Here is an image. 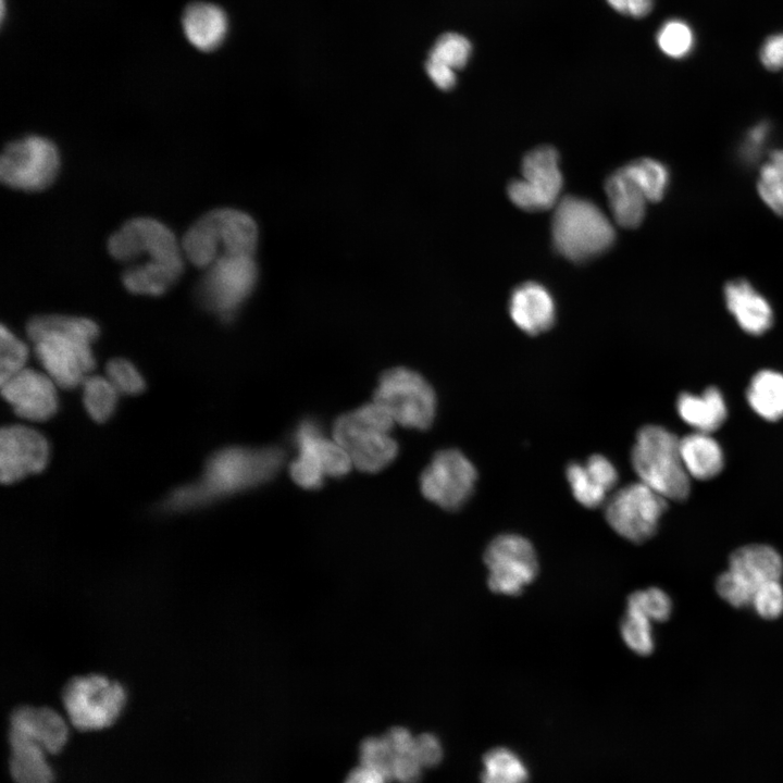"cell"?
Masks as SVG:
<instances>
[{
	"label": "cell",
	"instance_id": "cell-44",
	"mask_svg": "<svg viewBox=\"0 0 783 783\" xmlns=\"http://www.w3.org/2000/svg\"><path fill=\"white\" fill-rule=\"evenodd\" d=\"M759 57L766 69L783 70V34L768 37L760 49Z\"/></svg>",
	"mask_w": 783,
	"mask_h": 783
},
{
	"label": "cell",
	"instance_id": "cell-19",
	"mask_svg": "<svg viewBox=\"0 0 783 783\" xmlns=\"http://www.w3.org/2000/svg\"><path fill=\"white\" fill-rule=\"evenodd\" d=\"M10 733L40 746L47 754L62 749L69 730L62 717L48 707H17L10 717Z\"/></svg>",
	"mask_w": 783,
	"mask_h": 783
},
{
	"label": "cell",
	"instance_id": "cell-20",
	"mask_svg": "<svg viewBox=\"0 0 783 783\" xmlns=\"http://www.w3.org/2000/svg\"><path fill=\"white\" fill-rule=\"evenodd\" d=\"M566 475L573 497L584 507L597 508L607 501L619 475L613 463L601 455L591 456L585 464L572 462Z\"/></svg>",
	"mask_w": 783,
	"mask_h": 783
},
{
	"label": "cell",
	"instance_id": "cell-16",
	"mask_svg": "<svg viewBox=\"0 0 783 783\" xmlns=\"http://www.w3.org/2000/svg\"><path fill=\"white\" fill-rule=\"evenodd\" d=\"M477 472L473 463L457 449L435 453L420 477L423 496L445 510L461 508L471 497Z\"/></svg>",
	"mask_w": 783,
	"mask_h": 783
},
{
	"label": "cell",
	"instance_id": "cell-21",
	"mask_svg": "<svg viewBox=\"0 0 783 783\" xmlns=\"http://www.w3.org/2000/svg\"><path fill=\"white\" fill-rule=\"evenodd\" d=\"M509 314L521 331L538 335L554 325L556 304L547 288L535 282H526L513 289L509 299Z\"/></svg>",
	"mask_w": 783,
	"mask_h": 783
},
{
	"label": "cell",
	"instance_id": "cell-35",
	"mask_svg": "<svg viewBox=\"0 0 783 783\" xmlns=\"http://www.w3.org/2000/svg\"><path fill=\"white\" fill-rule=\"evenodd\" d=\"M621 636L634 652L646 656L655 647L651 621L634 610L626 609L620 625Z\"/></svg>",
	"mask_w": 783,
	"mask_h": 783
},
{
	"label": "cell",
	"instance_id": "cell-37",
	"mask_svg": "<svg viewBox=\"0 0 783 783\" xmlns=\"http://www.w3.org/2000/svg\"><path fill=\"white\" fill-rule=\"evenodd\" d=\"M626 609L639 612L651 622H663L671 616L672 601L662 589L649 587L631 594Z\"/></svg>",
	"mask_w": 783,
	"mask_h": 783
},
{
	"label": "cell",
	"instance_id": "cell-7",
	"mask_svg": "<svg viewBox=\"0 0 783 783\" xmlns=\"http://www.w3.org/2000/svg\"><path fill=\"white\" fill-rule=\"evenodd\" d=\"M395 423L415 430L428 428L435 418L436 396L418 372L403 366L385 371L374 390V400Z\"/></svg>",
	"mask_w": 783,
	"mask_h": 783
},
{
	"label": "cell",
	"instance_id": "cell-9",
	"mask_svg": "<svg viewBox=\"0 0 783 783\" xmlns=\"http://www.w3.org/2000/svg\"><path fill=\"white\" fill-rule=\"evenodd\" d=\"M257 276L252 256H221L207 268L196 297L203 308L228 320L251 294Z\"/></svg>",
	"mask_w": 783,
	"mask_h": 783
},
{
	"label": "cell",
	"instance_id": "cell-8",
	"mask_svg": "<svg viewBox=\"0 0 783 783\" xmlns=\"http://www.w3.org/2000/svg\"><path fill=\"white\" fill-rule=\"evenodd\" d=\"M125 700L124 687L100 674L75 676L62 691V703L71 723L83 731L100 730L112 724Z\"/></svg>",
	"mask_w": 783,
	"mask_h": 783
},
{
	"label": "cell",
	"instance_id": "cell-14",
	"mask_svg": "<svg viewBox=\"0 0 783 783\" xmlns=\"http://www.w3.org/2000/svg\"><path fill=\"white\" fill-rule=\"evenodd\" d=\"M484 562L488 570V587L497 594L518 595L538 573L534 547L517 534L495 537L485 550Z\"/></svg>",
	"mask_w": 783,
	"mask_h": 783
},
{
	"label": "cell",
	"instance_id": "cell-26",
	"mask_svg": "<svg viewBox=\"0 0 783 783\" xmlns=\"http://www.w3.org/2000/svg\"><path fill=\"white\" fill-rule=\"evenodd\" d=\"M681 419L697 432L711 433L726 419L728 410L722 393L708 387L700 395L683 393L676 401Z\"/></svg>",
	"mask_w": 783,
	"mask_h": 783
},
{
	"label": "cell",
	"instance_id": "cell-5",
	"mask_svg": "<svg viewBox=\"0 0 783 783\" xmlns=\"http://www.w3.org/2000/svg\"><path fill=\"white\" fill-rule=\"evenodd\" d=\"M633 469L639 481L674 501L688 497L691 476L680 452V438L659 425H646L637 434L631 451Z\"/></svg>",
	"mask_w": 783,
	"mask_h": 783
},
{
	"label": "cell",
	"instance_id": "cell-11",
	"mask_svg": "<svg viewBox=\"0 0 783 783\" xmlns=\"http://www.w3.org/2000/svg\"><path fill=\"white\" fill-rule=\"evenodd\" d=\"M667 508V499L639 481L607 499L605 517L621 537L641 544L655 535Z\"/></svg>",
	"mask_w": 783,
	"mask_h": 783
},
{
	"label": "cell",
	"instance_id": "cell-6",
	"mask_svg": "<svg viewBox=\"0 0 783 783\" xmlns=\"http://www.w3.org/2000/svg\"><path fill=\"white\" fill-rule=\"evenodd\" d=\"M551 236L556 250L573 262L605 252L616 233L606 214L592 201L568 196L556 206Z\"/></svg>",
	"mask_w": 783,
	"mask_h": 783
},
{
	"label": "cell",
	"instance_id": "cell-3",
	"mask_svg": "<svg viewBox=\"0 0 783 783\" xmlns=\"http://www.w3.org/2000/svg\"><path fill=\"white\" fill-rule=\"evenodd\" d=\"M394 424L386 409L373 401L337 418L333 439L348 452L353 467L376 473L398 455V443L390 435Z\"/></svg>",
	"mask_w": 783,
	"mask_h": 783
},
{
	"label": "cell",
	"instance_id": "cell-33",
	"mask_svg": "<svg viewBox=\"0 0 783 783\" xmlns=\"http://www.w3.org/2000/svg\"><path fill=\"white\" fill-rule=\"evenodd\" d=\"M83 386V402L89 417L102 423L113 413L119 391L108 377L88 375Z\"/></svg>",
	"mask_w": 783,
	"mask_h": 783
},
{
	"label": "cell",
	"instance_id": "cell-15",
	"mask_svg": "<svg viewBox=\"0 0 783 783\" xmlns=\"http://www.w3.org/2000/svg\"><path fill=\"white\" fill-rule=\"evenodd\" d=\"M522 178L507 188L510 200L525 211H544L558 203L562 188L559 156L555 148L543 146L527 152L522 161Z\"/></svg>",
	"mask_w": 783,
	"mask_h": 783
},
{
	"label": "cell",
	"instance_id": "cell-28",
	"mask_svg": "<svg viewBox=\"0 0 783 783\" xmlns=\"http://www.w3.org/2000/svg\"><path fill=\"white\" fill-rule=\"evenodd\" d=\"M9 742L10 771L15 783H52L47 753L40 746L14 733H9Z\"/></svg>",
	"mask_w": 783,
	"mask_h": 783
},
{
	"label": "cell",
	"instance_id": "cell-1",
	"mask_svg": "<svg viewBox=\"0 0 783 783\" xmlns=\"http://www.w3.org/2000/svg\"><path fill=\"white\" fill-rule=\"evenodd\" d=\"M285 462L279 447H228L213 453L201 477L173 490L164 507L171 511L194 509L256 487L273 478Z\"/></svg>",
	"mask_w": 783,
	"mask_h": 783
},
{
	"label": "cell",
	"instance_id": "cell-30",
	"mask_svg": "<svg viewBox=\"0 0 783 783\" xmlns=\"http://www.w3.org/2000/svg\"><path fill=\"white\" fill-rule=\"evenodd\" d=\"M182 272L169 265L147 261L123 273V284L133 294L160 296L171 287Z\"/></svg>",
	"mask_w": 783,
	"mask_h": 783
},
{
	"label": "cell",
	"instance_id": "cell-32",
	"mask_svg": "<svg viewBox=\"0 0 783 783\" xmlns=\"http://www.w3.org/2000/svg\"><path fill=\"white\" fill-rule=\"evenodd\" d=\"M623 167L648 201L657 202L663 198L670 181L669 170L664 164L654 159L642 158Z\"/></svg>",
	"mask_w": 783,
	"mask_h": 783
},
{
	"label": "cell",
	"instance_id": "cell-47",
	"mask_svg": "<svg viewBox=\"0 0 783 783\" xmlns=\"http://www.w3.org/2000/svg\"><path fill=\"white\" fill-rule=\"evenodd\" d=\"M386 779L377 770L360 763L346 778L345 783H388Z\"/></svg>",
	"mask_w": 783,
	"mask_h": 783
},
{
	"label": "cell",
	"instance_id": "cell-42",
	"mask_svg": "<svg viewBox=\"0 0 783 783\" xmlns=\"http://www.w3.org/2000/svg\"><path fill=\"white\" fill-rule=\"evenodd\" d=\"M751 606L763 619H776L783 613V586L780 581H770L755 589Z\"/></svg>",
	"mask_w": 783,
	"mask_h": 783
},
{
	"label": "cell",
	"instance_id": "cell-45",
	"mask_svg": "<svg viewBox=\"0 0 783 783\" xmlns=\"http://www.w3.org/2000/svg\"><path fill=\"white\" fill-rule=\"evenodd\" d=\"M425 70L432 82L443 90H449L455 87L457 77L452 69L427 59Z\"/></svg>",
	"mask_w": 783,
	"mask_h": 783
},
{
	"label": "cell",
	"instance_id": "cell-23",
	"mask_svg": "<svg viewBox=\"0 0 783 783\" xmlns=\"http://www.w3.org/2000/svg\"><path fill=\"white\" fill-rule=\"evenodd\" d=\"M725 304L743 331L760 335L773 323L768 300L745 279L729 282L724 287Z\"/></svg>",
	"mask_w": 783,
	"mask_h": 783
},
{
	"label": "cell",
	"instance_id": "cell-10",
	"mask_svg": "<svg viewBox=\"0 0 783 783\" xmlns=\"http://www.w3.org/2000/svg\"><path fill=\"white\" fill-rule=\"evenodd\" d=\"M60 167L57 146L41 136L10 142L0 159L1 181L11 188L39 191L54 181Z\"/></svg>",
	"mask_w": 783,
	"mask_h": 783
},
{
	"label": "cell",
	"instance_id": "cell-22",
	"mask_svg": "<svg viewBox=\"0 0 783 783\" xmlns=\"http://www.w3.org/2000/svg\"><path fill=\"white\" fill-rule=\"evenodd\" d=\"M182 27L185 37L196 49L212 52L224 42L228 20L221 7L210 2L194 1L183 11Z\"/></svg>",
	"mask_w": 783,
	"mask_h": 783
},
{
	"label": "cell",
	"instance_id": "cell-39",
	"mask_svg": "<svg viewBox=\"0 0 783 783\" xmlns=\"http://www.w3.org/2000/svg\"><path fill=\"white\" fill-rule=\"evenodd\" d=\"M28 348L4 325L0 328V383L25 368Z\"/></svg>",
	"mask_w": 783,
	"mask_h": 783
},
{
	"label": "cell",
	"instance_id": "cell-24",
	"mask_svg": "<svg viewBox=\"0 0 783 783\" xmlns=\"http://www.w3.org/2000/svg\"><path fill=\"white\" fill-rule=\"evenodd\" d=\"M605 190L612 215L620 226L634 228L643 222L648 200L624 167L607 178Z\"/></svg>",
	"mask_w": 783,
	"mask_h": 783
},
{
	"label": "cell",
	"instance_id": "cell-13",
	"mask_svg": "<svg viewBox=\"0 0 783 783\" xmlns=\"http://www.w3.org/2000/svg\"><path fill=\"white\" fill-rule=\"evenodd\" d=\"M110 254L122 262H130L148 256L152 262L162 263L183 272L181 248L173 232L163 223L150 217L127 221L108 240Z\"/></svg>",
	"mask_w": 783,
	"mask_h": 783
},
{
	"label": "cell",
	"instance_id": "cell-29",
	"mask_svg": "<svg viewBox=\"0 0 783 783\" xmlns=\"http://www.w3.org/2000/svg\"><path fill=\"white\" fill-rule=\"evenodd\" d=\"M747 401L765 420L783 418V374L772 370L756 373L747 389Z\"/></svg>",
	"mask_w": 783,
	"mask_h": 783
},
{
	"label": "cell",
	"instance_id": "cell-34",
	"mask_svg": "<svg viewBox=\"0 0 783 783\" xmlns=\"http://www.w3.org/2000/svg\"><path fill=\"white\" fill-rule=\"evenodd\" d=\"M757 188L768 208L783 216V149L773 151L761 166Z\"/></svg>",
	"mask_w": 783,
	"mask_h": 783
},
{
	"label": "cell",
	"instance_id": "cell-31",
	"mask_svg": "<svg viewBox=\"0 0 783 783\" xmlns=\"http://www.w3.org/2000/svg\"><path fill=\"white\" fill-rule=\"evenodd\" d=\"M482 783H527L529 770L522 759L505 747L493 748L483 758Z\"/></svg>",
	"mask_w": 783,
	"mask_h": 783
},
{
	"label": "cell",
	"instance_id": "cell-36",
	"mask_svg": "<svg viewBox=\"0 0 783 783\" xmlns=\"http://www.w3.org/2000/svg\"><path fill=\"white\" fill-rule=\"evenodd\" d=\"M471 52L472 46L467 37L457 33H446L435 41L427 59L456 71L465 66Z\"/></svg>",
	"mask_w": 783,
	"mask_h": 783
},
{
	"label": "cell",
	"instance_id": "cell-4",
	"mask_svg": "<svg viewBox=\"0 0 783 783\" xmlns=\"http://www.w3.org/2000/svg\"><path fill=\"white\" fill-rule=\"evenodd\" d=\"M258 241L257 224L234 209H216L186 232L182 249L196 266L207 269L221 256H252Z\"/></svg>",
	"mask_w": 783,
	"mask_h": 783
},
{
	"label": "cell",
	"instance_id": "cell-40",
	"mask_svg": "<svg viewBox=\"0 0 783 783\" xmlns=\"http://www.w3.org/2000/svg\"><path fill=\"white\" fill-rule=\"evenodd\" d=\"M716 589L719 596L731 606L744 608L751 605L756 586L741 574L729 569L718 576Z\"/></svg>",
	"mask_w": 783,
	"mask_h": 783
},
{
	"label": "cell",
	"instance_id": "cell-38",
	"mask_svg": "<svg viewBox=\"0 0 783 783\" xmlns=\"http://www.w3.org/2000/svg\"><path fill=\"white\" fill-rule=\"evenodd\" d=\"M657 45L666 55L682 59L693 49L694 34L685 22L670 20L660 27Z\"/></svg>",
	"mask_w": 783,
	"mask_h": 783
},
{
	"label": "cell",
	"instance_id": "cell-46",
	"mask_svg": "<svg viewBox=\"0 0 783 783\" xmlns=\"http://www.w3.org/2000/svg\"><path fill=\"white\" fill-rule=\"evenodd\" d=\"M617 12L632 17H644L651 9L654 0H606Z\"/></svg>",
	"mask_w": 783,
	"mask_h": 783
},
{
	"label": "cell",
	"instance_id": "cell-25",
	"mask_svg": "<svg viewBox=\"0 0 783 783\" xmlns=\"http://www.w3.org/2000/svg\"><path fill=\"white\" fill-rule=\"evenodd\" d=\"M729 569L757 587L766 582L780 581L783 575V558L769 545L751 544L732 552Z\"/></svg>",
	"mask_w": 783,
	"mask_h": 783
},
{
	"label": "cell",
	"instance_id": "cell-2",
	"mask_svg": "<svg viewBox=\"0 0 783 783\" xmlns=\"http://www.w3.org/2000/svg\"><path fill=\"white\" fill-rule=\"evenodd\" d=\"M36 357L58 387L82 385L95 366L91 344L98 325L87 318L39 315L26 325Z\"/></svg>",
	"mask_w": 783,
	"mask_h": 783
},
{
	"label": "cell",
	"instance_id": "cell-27",
	"mask_svg": "<svg viewBox=\"0 0 783 783\" xmlns=\"http://www.w3.org/2000/svg\"><path fill=\"white\" fill-rule=\"evenodd\" d=\"M683 464L691 477L709 480L723 469L724 457L710 433L695 432L680 439Z\"/></svg>",
	"mask_w": 783,
	"mask_h": 783
},
{
	"label": "cell",
	"instance_id": "cell-43",
	"mask_svg": "<svg viewBox=\"0 0 783 783\" xmlns=\"http://www.w3.org/2000/svg\"><path fill=\"white\" fill-rule=\"evenodd\" d=\"M770 132L771 127L768 122H760L747 132L739 148V156L746 163L755 162L761 154Z\"/></svg>",
	"mask_w": 783,
	"mask_h": 783
},
{
	"label": "cell",
	"instance_id": "cell-17",
	"mask_svg": "<svg viewBox=\"0 0 783 783\" xmlns=\"http://www.w3.org/2000/svg\"><path fill=\"white\" fill-rule=\"evenodd\" d=\"M48 460L49 444L40 432L25 425L1 428L0 478L3 484L41 472Z\"/></svg>",
	"mask_w": 783,
	"mask_h": 783
},
{
	"label": "cell",
	"instance_id": "cell-12",
	"mask_svg": "<svg viewBox=\"0 0 783 783\" xmlns=\"http://www.w3.org/2000/svg\"><path fill=\"white\" fill-rule=\"evenodd\" d=\"M359 757L362 765L397 783H417L427 769L419 735L401 726L365 738L360 745Z\"/></svg>",
	"mask_w": 783,
	"mask_h": 783
},
{
	"label": "cell",
	"instance_id": "cell-41",
	"mask_svg": "<svg viewBox=\"0 0 783 783\" xmlns=\"http://www.w3.org/2000/svg\"><path fill=\"white\" fill-rule=\"evenodd\" d=\"M105 370L107 377L119 393L136 395L145 389V380L128 360L123 358L111 359Z\"/></svg>",
	"mask_w": 783,
	"mask_h": 783
},
{
	"label": "cell",
	"instance_id": "cell-18",
	"mask_svg": "<svg viewBox=\"0 0 783 783\" xmlns=\"http://www.w3.org/2000/svg\"><path fill=\"white\" fill-rule=\"evenodd\" d=\"M0 385L2 397L23 419L42 422L58 410V386L46 373L24 368Z\"/></svg>",
	"mask_w": 783,
	"mask_h": 783
}]
</instances>
